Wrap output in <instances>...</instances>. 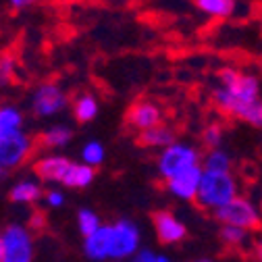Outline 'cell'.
Returning a JSON list of instances; mask_svg holds the SVG:
<instances>
[{"mask_svg": "<svg viewBox=\"0 0 262 262\" xmlns=\"http://www.w3.org/2000/svg\"><path fill=\"white\" fill-rule=\"evenodd\" d=\"M210 98L223 115L262 129L260 79L254 73L242 71L233 64H225L216 73Z\"/></svg>", "mask_w": 262, "mask_h": 262, "instance_id": "obj_1", "label": "cell"}, {"mask_svg": "<svg viewBox=\"0 0 262 262\" xmlns=\"http://www.w3.org/2000/svg\"><path fill=\"white\" fill-rule=\"evenodd\" d=\"M36 175L44 181L60 183L62 187L69 189H85L94 183L96 171L85 162H73L67 156L50 154L36 162Z\"/></svg>", "mask_w": 262, "mask_h": 262, "instance_id": "obj_2", "label": "cell"}, {"mask_svg": "<svg viewBox=\"0 0 262 262\" xmlns=\"http://www.w3.org/2000/svg\"><path fill=\"white\" fill-rule=\"evenodd\" d=\"M239 195V181L233 173H208L204 171L195 204L206 212H216Z\"/></svg>", "mask_w": 262, "mask_h": 262, "instance_id": "obj_3", "label": "cell"}, {"mask_svg": "<svg viewBox=\"0 0 262 262\" xmlns=\"http://www.w3.org/2000/svg\"><path fill=\"white\" fill-rule=\"evenodd\" d=\"M195 167H202V154L189 142L177 140L171 146H167L165 150H160L158 158H156V171L165 181H169L189 169H195Z\"/></svg>", "mask_w": 262, "mask_h": 262, "instance_id": "obj_4", "label": "cell"}, {"mask_svg": "<svg viewBox=\"0 0 262 262\" xmlns=\"http://www.w3.org/2000/svg\"><path fill=\"white\" fill-rule=\"evenodd\" d=\"M108 225H111V260L115 262L131 260L142 250L140 227L129 219H119Z\"/></svg>", "mask_w": 262, "mask_h": 262, "instance_id": "obj_5", "label": "cell"}, {"mask_svg": "<svg viewBox=\"0 0 262 262\" xmlns=\"http://www.w3.org/2000/svg\"><path fill=\"white\" fill-rule=\"evenodd\" d=\"M216 221L221 225H233V227H242L250 233H256L262 229V214L256 202H252L246 195H237L233 202H229L227 206H223L221 210L214 212Z\"/></svg>", "mask_w": 262, "mask_h": 262, "instance_id": "obj_6", "label": "cell"}, {"mask_svg": "<svg viewBox=\"0 0 262 262\" xmlns=\"http://www.w3.org/2000/svg\"><path fill=\"white\" fill-rule=\"evenodd\" d=\"M3 262H34V235L25 225L13 223L3 231Z\"/></svg>", "mask_w": 262, "mask_h": 262, "instance_id": "obj_7", "label": "cell"}, {"mask_svg": "<svg viewBox=\"0 0 262 262\" xmlns=\"http://www.w3.org/2000/svg\"><path fill=\"white\" fill-rule=\"evenodd\" d=\"M69 104V96L64 92L56 81H44L40 83L34 94H31V100H29V106H31V113L40 119H48V117H54L58 113H62Z\"/></svg>", "mask_w": 262, "mask_h": 262, "instance_id": "obj_8", "label": "cell"}, {"mask_svg": "<svg viewBox=\"0 0 262 262\" xmlns=\"http://www.w3.org/2000/svg\"><path fill=\"white\" fill-rule=\"evenodd\" d=\"M34 152V140H31L25 131H17V134L0 140V165L7 169H17L31 156Z\"/></svg>", "mask_w": 262, "mask_h": 262, "instance_id": "obj_9", "label": "cell"}, {"mask_svg": "<svg viewBox=\"0 0 262 262\" xmlns=\"http://www.w3.org/2000/svg\"><path fill=\"white\" fill-rule=\"evenodd\" d=\"M162 113L160 104L154 102V100H148V98H142V100H136L127 108V115H125V121L129 125V129L134 131H146V129H152L156 125L162 123Z\"/></svg>", "mask_w": 262, "mask_h": 262, "instance_id": "obj_10", "label": "cell"}, {"mask_svg": "<svg viewBox=\"0 0 262 262\" xmlns=\"http://www.w3.org/2000/svg\"><path fill=\"white\" fill-rule=\"evenodd\" d=\"M152 225H154V233H156L158 242L165 246H177L187 237L185 223L179 221L169 210H156L152 214Z\"/></svg>", "mask_w": 262, "mask_h": 262, "instance_id": "obj_11", "label": "cell"}, {"mask_svg": "<svg viewBox=\"0 0 262 262\" xmlns=\"http://www.w3.org/2000/svg\"><path fill=\"white\" fill-rule=\"evenodd\" d=\"M202 167H195V169H189L169 181H165L167 185V191L171 195H175L177 200H183V202H195L198 198V191H200V181H202Z\"/></svg>", "mask_w": 262, "mask_h": 262, "instance_id": "obj_12", "label": "cell"}, {"mask_svg": "<svg viewBox=\"0 0 262 262\" xmlns=\"http://www.w3.org/2000/svg\"><path fill=\"white\" fill-rule=\"evenodd\" d=\"M83 254L94 262L111 260V225H102L98 231L83 237Z\"/></svg>", "mask_w": 262, "mask_h": 262, "instance_id": "obj_13", "label": "cell"}, {"mask_svg": "<svg viewBox=\"0 0 262 262\" xmlns=\"http://www.w3.org/2000/svg\"><path fill=\"white\" fill-rule=\"evenodd\" d=\"M195 9L214 21L231 19L237 13V0H193Z\"/></svg>", "mask_w": 262, "mask_h": 262, "instance_id": "obj_14", "label": "cell"}, {"mask_svg": "<svg viewBox=\"0 0 262 262\" xmlns=\"http://www.w3.org/2000/svg\"><path fill=\"white\" fill-rule=\"evenodd\" d=\"M140 144L144 148H158V150H165L167 146H171L173 142H177V134L171 125H165L160 123L152 129H146L140 134Z\"/></svg>", "mask_w": 262, "mask_h": 262, "instance_id": "obj_15", "label": "cell"}, {"mask_svg": "<svg viewBox=\"0 0 262 262\" xmlns=\"http://www.w3.org/2000/svg\"><path fill=\"white\" fill-rule=\"evenodd\" d=\"M219 237H221L223 246H227L229 250H235V252H244V250L252 252V248H254L252 233L246 231V229H242V227L223 225L221 231H219Z\"/></svg>", "mask_w": 262, "mask_h": 262, "instance_id": "obj_16", "label": "cell"}, {"mask_svg": "<svg viewBox=\"0 0 262 262\" xmlns=\"http://www.w3.org/2000/svg\"><path fill=\"white\" fill-rule=\"evenodd\" d=\"M42 198H44L42 185L31 179H23V181L15 183L9 191V200L15 204H36Z\"/></svg>", "mask_w": 262, "mask_h": 262, "instance_id": "obj_17", "label": "cell"}, {"mask_svg": "<svg viewBox=\"0 0 262 262\" xmlns=\"http://www.w3.org/2000/svg\"><path fill=\"white\" fill-rule=\"evenodd\" d=\"M233 158L223 146L221 148H208L202 154V171L208 173H231Z\"/></svg>", "mask_w": 262, "mask_h": 262, "instance_id": "obj_18", "label": "cell"}, {"mask_svg": "<svg viewBox=\"0 0 262 262\" xmlns=\"http://www.w3.org/2000/svg\"><path fill=\"white\" fill-rule=\"evenodd\" d=\"M23 131V113L13 104H0V140Z\"/></svg>", "mask_w": 262, "mask_h": 262, "instance_id": "obj_19", "label": "cell"}, {"mask_svg": "<svg viewBox=\"0 0 262 262\" xmlns=\"http://www.w3.org/2000/svg\"><path fill=\"white\" fill-rule=\"evenodd\" d=\"M98 111H100V104H98L96 96L90 92H81L75 100H73V117L77 123H90L98 117Z\"/></svg>", "mask_w": 262, "mask_h": 262, "instance_id": "obj_20", "label": "cell"}, {"mask_svg": "<svg viewBox=\"0 0 262 262\" xmlns=\"http://www.w3.org/2000/svg\"><path fill=\"white\" fill-rule=\"evenodd\" d=\"M73 138V131L67 125H52L40 136V144L44 148H62L67 146Z\"/></svg>", "mask_w": 262, "mask_h": 262, "instance_id": "obj_21", "label": "cell"}, {"mask_svg": "<svg viewBox=\"0 0 262 262\" xmlns=\"http://www.w3.org/2000/svg\"><path fill=\"white\" fill-rule=\"evenodd\" d=\"M104 158H106V150H104V146H102V142H96V140H92V142H88L83 148H81V162H85V165H90V167H100L102 162H104Z\"/></svg>", "mask_w": 262, "mask_h": 262, "instance_id": "obj_22", "label": "cell"}, {"mask_svg": "<svg viewBox=\"0 0 262 262\" xmlns=\"http://www.w3.org/2000/svg\"><path fill=\"white\" fill-rule=\"evenodd\" d=\"M100 227H102V221H100V216H98L92 208H81V210L77 212V229H79V233H81L83 237L92 235V233L98 231Z\"/></svg>", "mask_w": 262, "mask_h": 262, "instance_id": "obj_23", "label": "cell"}, {"mask_svg": "<svg viewBox=\"0 0 262 262\" xmlns=\"http://www.w3.org/2000/svg\"><path fill=\"white\" fill-rule=\"evenodd\" d=\"M225 140V127L221 123H210L202 131V142L206 148H221Z\"/></svg>", "mask_w": 262, "mask_h": 262, "instance_id": "obj_24", "label": "cell"}, {"mask_svg": "<svg viewBox=\"0 0 262 262\" xmlns=\"http://www.w3.org/2000/svg\"><path fill=\"white\" fill-rule=\"evenodd\" d=\"M17 75V60L11 54H3L0 56V88H7L9 83H13Z\"/></svg>", "mask_w": 262, "mask_h": 262, "instance_id": "obj_25", "label": "cell"}, {"mask_svg": "<svg viewBox=\"0 0 262 262\" xmlns=\"http://www.w3.org/2000/svg\"><path fill=\"white\" fill-rule=\"evenodd\" d=\"M129 262H173V260H171L169 256H165V254H156V252H152V250L142 248Z\"/></svg>", "mask_w": 262, "mask_h": 262, "instance_id": "obj_26", "label": "cell"}, {"mask_svg": "<svg viewBox=\"0 0 262 262\" xmlns=\"http://www.w3.org/2000/svg\"><path fill=\"white\" fill-rule=\"evenodd\" d=\"M44 200H46L48 208H60L64 204V193L60 189H50L44 193Z\"/></svg>", "mask_w": 262, "mask_h": 262, "instance_id": "obj_27", "label": "cell"}, {"mask_svg": "<svg viewBox=\"0 0 262 262\" xmlns=\"http://www.w3.org/2000/svg\"><path fill=\"white\" fill-rule=\"evenodd\" d=\"M40 0H7V5L13 9V11H25V9H31L36 7Z\"/></svg>", "mask_w": 262, "mask_h": 262, "instance_id": "obj_28", "label": "cell"}, {"mask_svg": "<svg viewBox=\"0 0 262 262\" xmlns=\"http://www.w3.org/2000/svg\"><path fill=\"white\" fill-rule=\"evenodd\" d=\"M252 254L258 262H262V235L258 239H254V248H252Z\"/></svg>", "mask_w": 262, "mask_h": 262, "instance_id": "obj_29", "label": "cell"}, {"mask_svg": "<svg viewBox=\"0 0 262 262\" xmlns=\"http://www.w3.org/2000/svg\"><path fill=\"white\" fill-rule=\"evenodd\" d=\"M52 5H58V7H75V5H81L85 0H50Z\"/></svg>", "mask_w": 262, "mask_h": 262, "instance_id": "obj_30", "label": "cell"}, {"mask_svg": "<svg viewBox=\"0 0 262 262\" xmlns=\"http://www.w3.org/2000/svg\"><path fill=\"white\" fill-rule=\"evenodd\" d=\"M189 262H216V260H210V258H195V260H189Z\"/></svg>", "mask_w": 262, "mask_h": 262, "instance_id": "obj_31", "label": "cell"}, {"mask_svg": "<svg viewBox=\"0 0 262 262\" xmlns=\"http://www.w3.org/2000/svg\"><path fill=\"white\" fill-rule=\"evenodd\" d=\"M0 262H3V233H0Z\"/></svg>", "mask_w": 262, "mask_h": 262, "instance_id": "obj_32", "label": "cell"}, {"mask_svg": "<svg viewBox=\"0 0 262 262\" xmlns=\"http://www.w3.org/2000/svg\"><path fill=\"white\" fill-rule=\"evenodd\" d=\"M3 173H5V167H3V165H0V177H3Z\"/></svg>", "mask_w": 262, "mask_h": 262, "instance_id": "obj_33", "label": "cell"}, {"mask_svg": "<svg viewBox=\"0 0 262 262\" xmlns=\"http://www.w3.org/2000/svg\"><path fill=\"white\" fill-rule=\"evenodd\" d=\"M258 208H260V214H262V200H260V204H258Z\"/></svg>", "mask_w": 262, "mask_h": 262, "instance_id": "obj_34", "label": "cell"}, {"mask_svg": "<svg viewBox=\"0 0 262 262\" xmlns=\"http://www.w3.org/2000/svg\"><path fill=\"white\" fill-rule=\"evenodd\" d=\"M260 67H262V60H260Z\"/></svg>", "mask_w": 262, "mask_h": 262, "instance_id": "obj_35", "label": "cell"}]
</instances>
